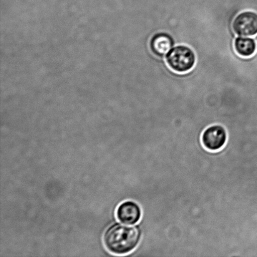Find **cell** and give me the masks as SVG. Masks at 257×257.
Returning a JSON list of instances; mask_svg holds the SVG:
<instances>
[{
  "mask_svg": "<svg viewBox=\"0 0 257 257\" xmlns=\"http://www.w3.org/2000/svg\"><path fill=\"white\" fill-rule=\"evenodd\" d=\"M141 240V231L138 226L115 224L105 231L104 243L110 253L125 255L137 247Z\"/></svg>",
  "mask_w": 257,
  "mask_h": 257,
  "instance_id": "obj_1",
  "label": "cell"
},
{
  "mask_svg": "<svg viewBox=\"0 0 257 257\" xmlns=\"http://www.w3.org/2000/svg\"><path fill=\"white\" fill-rule=\"evenodd\" d=\"M166 61L173 71L185 73L190 71L195 66L196 57L191 48L180 45L173 47L167 53Z\"/></svg>",
  "mask_w": 257,
  "mask_h": 257,
  "instance_id": "obj_2",
  "label": "cell"
},
{
  "mask_svg": "<svg viewBox=\"0 0 257 257\" xmlns=\"http://www.w3.org/2000/svg\"><path fill=\"white\" fill-rule=\"evenodd\" d=\"M227 132L221 125H213L206 128L201 136V141L206 150L218 151L221 150L227 141Z\"/></svg>",
  "mask_w": 257,
  "mask_h": 257,
  "instance_id": "obj_3",
  "label": "cell"
},
{
  "mask_svg": "<svg viewBox=\"0 0 257 257\" xmlns=\"http://www.w3.org/2000/svg\"><path fill=\"white\" fill-rule=\"evenodd\" d=\"M232 28L236 35L251 37L257 35V14L252 11L240 13L234 19Z\"/></svg>",
  "mask_w": 257,
  "mask_h": 257,
  "instance_id": "obj_4",
  "label": "cell"
},
{
  "mask_svg": "<svg viewBox=\"0 0 257 257\" xmlns=\"http://www.w3.org/2000/svg\"><path fill=\"white\" fill-rule=\"evenodd\" d=\"M116 216L120 222L127 225H135L141 220L142 210L135 201H126L118 206Z\"/></svg>",
  "mask_w": 257,
  "mask_h": 257,
  "instance_id": "obj_5",
  "label": "cell"
},
{
  "mask_svg": "<svg viewBox=\"0 0 257 257\" xmlns=\"http://www.w3.org/2000/svg\"><path fill=\"white\" fill-rule=\"evenodd\" d=\"M175 41L171 35L166 32L157 33L153 35L150 40L151 52L156 56H165L172 49Z\"/></svg>",
  "mask_w": 257,
  "mask_h": 257,
  "instance_id": "obj_6",
  "label": "cell"
},
{
  "mask_svg": "<svg viewBox=\"0 0 257 257\" xmlns=\"http://www.w3.org/2000/svg\"><path fill=\"white\" fill-rule=\"evenodd\" d=\"M235 52L242 57H250L255 54L256 44L255 40L248 37H238L234 42Z\"/></svg>",
  "mask_w": 257,
  "mask_h": 257,
  "instance_id": "obj_7",
  "label": "cell"
}]
</instances>
